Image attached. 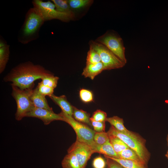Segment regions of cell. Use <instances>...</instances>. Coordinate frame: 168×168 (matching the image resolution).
I'll return each mask as SVG.
<instances>
[{"instance_id":"obj_1","label":"cell","mask_w":168,"mask_h":168,"mask_svg":"<svg viewBox=\"0 0 168 168\" xmlns=\"http://www.w3.org/2000/svg\"><path fill=\"white\" fill-rule=\"evenodd\" d=\"M54 75L39 65L28 61L19 64L12 68L3 78L5 82H11V86L21 90L34 87V82L48 76Z\"/></svg>"},{"instance_id":"obj_2","label":"cell","mask_w":168,"mask_h":168,"mask_svg":"<svg viewBox=\"0 0 168 168\" xmlns=\"http://www.w3.org/2000/svg\"><path fill=\"white\" fill-rule=\"evenodd\" d=\"M45 21L40 13L35 8L29 9L18 34L19 42L26 44L37 39L39 37L40 28Z\"/></svg>"},{"instance_id":"obj_3","label":"cell","mask_w":168,"mask_h":168,"mask_svg":"<svg viewBox=\"0 0 168 168\" xmlns=\"http://www.w3.org/2000/svg\"><path fill=\"white\" fill-rule=\"evenodd\" d=\"M107 133L108 135L114 136L121 140L136 152L144 164L146 165L150 154L146 147L144 139L130 131L127 133L120 132L112 125Z\"/></svg>"},{"instance_id":"obj_4","label":"cell","mask_w":168,"mask_h":168,"mask_svg":"<svg viewBox=\"0 0 168 168\" xmlns=\"http://www.w3.org/2000/svg\"><path fill=\"white\" fill-rule=\"evenodd\" d=\"M12 95L17 105L15 118L20 121L26 117L27 114L34 106L30 98L34 87L24 90L21 89L16 86H12Z\"/></svg>"},{"instance_id":"obj_5","label":"cell","mask_w":168,"mask_h":168,"mask_svg":"<svg viewBox=\"0 0 168 168\" xmlns=\"http://www.w3.org/2000/svg\"><path fill=\"white\" fill-rule=\"evenodd\" d=\"M59 114L64 118V122L69 124L75 131L76 140L86 143L91 147L96 142L94 137L96 132L87 125L76 120L72 116L62 110Z\"/></svg>"},{"instance_id":"obj_6","label":"cell","mask_w":168,"mask_h":168,"mask_svg":"<svg viewBox=\"0 0 168 168\" xmlns=\"http://www.w3.org/2000/svg\"><path fill=\"white\" fill-rule=\"evenodd\" d=\"M32 3L33 7L36 8L42 15L45 21L58 19L67 22L74 19L68 14L57 11L55 5L51 1L44 2L41 0H34Z\"/></svg>"},{"instance_id":"obj_7","label":"cell","mask_w":168,"mask_h":168,"mask_svg":"<svg viewBox=\"0 0 168 168\" xmlns=\"http://www.w3.org/2000/svg\"><path fill=\"white\" fill-rule=\"evenodd\" d=\"M89 45L99 54L105 70L120 68L125 65L124 62L103 44L96 41H91Z\"/></svg>"},{"instance_id":"obj_8","label":"cell","mask_w":168,"mask_h":168,"mask_svg":"<svg viewBox=\"0 0 168 168\" xmlns=\"http://www.w3.org/2000/svg\"><path fill=\"white\" fill-rule=\"evenodd\" d=\"M96 41L105 45L125 63V48L122 39L116 34L106 33L99 37Z\"/></svg>"},{"instance_id":"obj_9","label":"cell","mask_w":168,"mask_h":168,"mask_svg":"<svg viewBox=\"0 0 168 168\" xmlns=\"http://www.w3.org/2000/svg\"><path fill=\"white\" fill-rule=\"evenodd\" d=\"M75 155L81 168H85L88 161L94 152L90 146L78 141H76L68 150Z\"/></svg>"},{"instance_id":"obj_10","label":"cell","mask_w":168,"mask_h":168,"mask_svg":"<svg viewBox=\"0 0 168 168\" xmlns=\"http://www.w3.org/2000/svg\"><path fill=\"white\" fill-rule=\"evenodd\" d=\"M26 117L38 118L42 120L45 125H48L55 120L64 121V118L59 114L53 111L34 106L26 114Z\"/></svg>"},{"instance_id":"obj_11","label":"cell","mask_w":168,"mask_h":168,"mask_svg":"<svg viewBox=\"0 0 168 168\" xmlns=\"http://www.w3.org/2000/svg\"><path fill=\"white\" fill-rule=\"evenodd\" d=\"M49 97L56 104L60 107L62 111L72 117L74 106L68 101L65 95L57 96L53 94Z\"/></svg>"},{"instance_id":"obj_12","label":"cell","mask_w":168,"mask_h":168,"mask_svg":"<svg viewBox=\"0 0 168 168\" xmlns=\"http://www.w3.org/2000/svg\"><path fill=\"white\" fill-rule=\"evenodd\" d=\"M30 98L34 107L53 111L49 106L45 96L39 92L37 87L33 90Z\"/></svg>"},{"instance_id":"obj_13","label":"cell","mask_w":168,"mask_h":168,"mask_svg":"<svg viewBox=\"0 0 168 168\" xmlns=\"http://www.w3.org/2000/svg\"><path fill=\"white\" fill-rule=\"evenodd\" d=\"M104 70V66L101 62L96 64H86L83 69L82 75L85 77H89L93 80L96 76Z\"/></svg>"},{"instance_id":"obj_14","label":"cell","mask_w":168,"mask_h":168,"mask_svg":"<svg viewBox=\"0 0 168 168\" xmlns=\"http://www.w3.org/2000/svg\"><path fill=\"white\" fill-rule=\"evenodd\" d=\"M10 46L3 39L0 40V73L4 70L8 61Z\"/></svg>"},{"instance_id":"obj_15","label":"cell","mask_w":168,"mask_h":168,"mask_svg":"<svg viewBox=\"0 0 168 168\" xmlns=\"http://www.w3.org/2000/svg\"><path fill=\"white\" fill-rule=\"evenodd\" d=\"M94 152H97L108 156L119 158L114 151L110 140L102 145H98L96 143L91 147Z\"/></svg>"},{"instance_id":"obj_16","label":"cell","mask_w":168,"mask_h":168,"mask_svg":"<svg viewBox=\"0 0 168 168\" xmlns=\"http://www.w3.org/2000/svg\"><path fill=\"white\" fill-rule=\"evenodd\" d=\"M72 117L79 122L92 126L90 119V114L86 111L78 109L74 106Z\"/></svg>"},{"instance_id":"obj_17","label":"cell","mask_w":168,"mask_h":168,"mask_svg":"<svg viewBox=\"0 0 168 168\" xmlns=\"http://www.w3.org/2000/svg\"><path fill=\"white\" fill-rule=\"evenodd\" d=\"M63 168H81L75 155L68 152L61 162Z\"/></svg>"},{"instance_id":"obj_18","label":"cell","mask_w":168,"mask_h":168,"mask_svg":"<svg viewBox=\"0 0 168 168\" xmlns=\"http://www.w3.org/2000/svg\"><path fill=\"white\" fill-rule=\"evenodd\" d=\"M51 1L55 5L57 11L68 14L75 18V13L69 7L67 0H52Z\"/></svg>"},{"instance_id":"obj_19","label":"cell","mask_w":168,"mask_h":168,"mask_svg":"<svg viewBox=\"0 0 168 168\" xmlns=\"http://www.w3.org/2000/svg\"><path fill=\"white\" fill-rule=\"evenodd\" d=\"M106 157L111 159L120 165L124 168H144L145 166L144 165L135 161L120 158H117L104 155Z\"/></svg>"},{"instance_id":"obj_20","label":"cell","mask_w":168,"mask_h":168,"mask_svg":"<svg viewBox=\"0 0 168 168\" xmlns=\"http://www.w3.org/2000/svg\"><path fill=\"white\" fill-rule=\"evenodd\" d=\"M117 155L120 158L133 160L145 165L136 152L130 148L121 151Z\"/></svg>"},{"instance_id":"obj_21","label":"cell","mask_w":168,"mask_h":168,"mask_svg":"<svg viewBox=\"0 0 168 168\" xmlns=\"http://www.w3.org/2000/svg\"><path fill=\"white\" fill-rule=\"evenodd\" d=\"M106 121L108 122L111 125L120 132L127 133L129 131L125 127L123 119L117 116L107 118Z\"/></svg>"},{"instance_id":"obj_22","label":"cell","mask_w":168,"mask_h":168,"mask_svg":"<svg viewBox=\"0 0 168 168\" xmlns=\"http://www.w3.org/2000/svg\"><path fill=\"white\" fill-rule=\"evenodd\" d=\"M108 135L110 142L117 154L121 151L129 148L118 137L112 135Z\"/></svg>"},{"instance_id":"obj_23","label":"cell","mask_w":168,"mask_h":168,"mask_svg":"<svg viewBox=\"0 0 168 168\" xmlns=\"http://www.w3.org/2000/svg\"><path fill=\"white\" fill-rule=\"evenodd\" d=\"M72 10H79L91 5L93 2L91 0H67Z\"/></svg>"},{"instance_id":"obj_24","label":"cell","mask_w":168,"mask_h":168,"mask_svg":"<svg viewBox=\"0 0 168 168\" xmlns=\"http://www.w3.org/2000/svg\"><path fill=\"white\" fill-rule=\"evenodd\" d=\"M101 62L100 55L93 48L90 46L86 58V64H96Z\"/></svg>"},{"instance_id":"obj_25","label":"cell","mask_w":168,"mask_h":168,"mask_svg":"<svg viewBox=\"0 0 168 168\" xmlns=\"http://www.w3.org/2000/svg\"><path fill=\"white\" fill-rule=\"evenodd\" d=\"M41 79L40 82L43 85L54 89L57 86L59 77L52 75L45 76Z\"/></svg>"},{"instance_id":"obj_26","label":"cell","mask_w":168,"mask_h":168,"mask_svg":"<svg viewBox=\"0 0 168 168\" xmlns=\"http://www.w3.org/2000/svg\"><path fill=\"white\" fill-rule=\"evenodd\" d=\"M79 95L81 100L84 103H89L93 101V93L89 90L81 89L79 91Z\"/></svg>"},{"instance_id":"obj_27","label":"cell","mask_w":168,"mask_h":168,"mask_svg":"<svg viewBox=\"0 0 168 168\" xmlns=\"http://www.w3.org/2000/svg\"><path fill=\"white\" fill-rule=\"evenodd\" d=\"M94 142L97 144L102 145L109 140L107 133L96 132L94 137Z\"/></svg>"},{"instance_id":"obj_28","label":"cell","mask_w":168,"mask_h":168,"mask_svg":"<svg viewBox=\"0 0 168 168\" xmlns=\"http://www.w3.org/2000/svg\"><path fill=\"white\" fill-rule=\"evenodd\" d=\"M106 113L100 110L94 112L90 119L98 122H105L107 119Z\"/></svg>"},{"instance_id":"obj_29","label":"cell","mask_w":168,"mask_h":168,"mask_svg":"<svg viewBox=\"0 0 168 168\" xmlns=\"http://www.w3.org/2000/svg\"><path fill=\"white\" fill-rule=\"evenodd\" d=\"M39 92L42 95L49 97L53 94L54 89L43 85L40 82L38 83L37 86Z\"/></svg>"},{"instance_id":"obj_30","label":"cell","mask_w":168,"mask_h":168,"mask_svg":"<svg viewBox=\"0 0 168 168\" xmlns=\"http://www.w3.org/2000/svg\"><path fill=\"white\" fill-rule=\"evenodd\" d=\"M91 126L97 132H105V122H98L90 119Z\"/></svg>"},{"instance_id":"obj_31","label":"cell","mask_w":168,"mask_h":168,"mask_svg":"<svg viewBox=\"0 0 168 168\" xmlns=\"http://www.w3.org/2000/svg\"><path fill=\"white\" fill-rule=\"evenodd\" d=\"M106 162L101 156H98L95 158L92 161L93 168H105Z\"/></svg>"},{"instance_id":"obj_32","label":"cell","mask_w":168,"mask_h":168,"mask_svg":"<svg viewBox=\"0 0 168 168\" xmlns=\"http://www.w3.org/2000/svg\"><path fill=\"white\" fill-rule=\"evenodd\" d=\"M105 157L106 159L107 168H124L115 161L109 158Z\"/></svg>"},{"instance_id":"obj_33","label":"cell","mask_w":168,"mask_h":168,"mask_svg":"<svg viewBox=\"0 0 168 168\" xmlns=\"http://www.w3.org/2000/svg\"><path fill=\"white\" fill-rule=\"evenodd\" d=\"M165 156L168 159V150L167 151L165 155Z\"/></svg>"},{"instance_id":"obj_34","label":"cell","mask_w":168,"mask_h":168,"mask_svg":"<svg viewBox=\"0 0 168 168\" xmlns=\"http://www.w3.org/2000/svg\"><path fill=\"white\" fill-rule=\"evenodd\" d=\"M166 141L167 142V145L168 147V134L167 135V137H166Z\"/></svg>"},{"instance_id":"obj_35","label":"cell","mask_w":168,"mask_h":168,"mask_svg":"<svg viewBox=\"0 0 168 168\" xmlns=\"http://www.w3.org/2000/svg\"><path fill=\"white\" fill-rule=\"evenodd\" d=\"M144 168H147L146 167H145Z\"/></svg>"}]
</instances>
